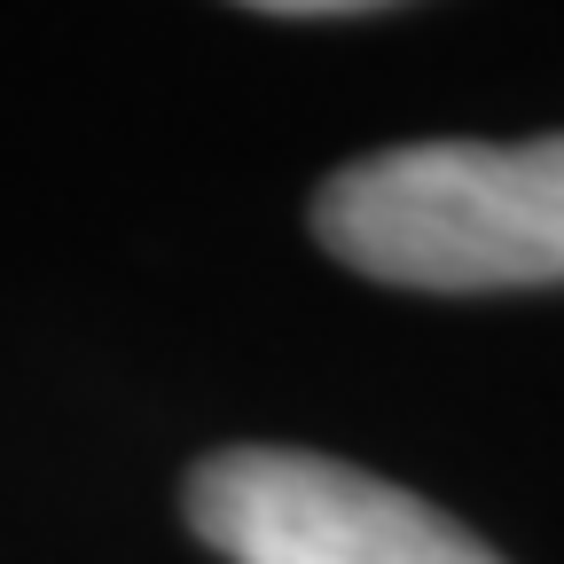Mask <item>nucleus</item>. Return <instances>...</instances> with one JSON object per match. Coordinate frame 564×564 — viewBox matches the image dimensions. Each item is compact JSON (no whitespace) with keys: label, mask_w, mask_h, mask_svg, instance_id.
<instances>
[{"label":"nucleus","mask_w":564,"mask_h":564,"mask_svg":"<svg viewBox=\"0 0 564 564\" xmlns=\"http://www.w3.org/2000/svg\"><path fill=\"white\" fill-rule=\"evenodd\" d=\"M314 236L392 291H549L564 282V133L377 150L322 181Z\"/></svg>","instance_id":"1"},{"label":"nucleus","mask_w":564,"mask_h":564,"mask_svg":"<svg viewBox=\"0 0 564 564\" xmlns=\"http://www.w3.org/2000/svg\"><path fill=\"white\" fill-rule=\"evenodd\" d=\"M188 525L228 564H502L423 494L299 447H228L196 463Z\"/></svg>","instance_id":"2"},{"label":"nucleus","mask_w":564,"mask_h":564,"mask_svg":"<svg viewBox=\"0 0 564 564\" xmlns=\"http://www.w3.org/2000/svg\"><path fill=\"white\" fill-rule=\"evenodd\" d=\"M236 9H259V17H369V9H392V0H236Z\"/></svg>","instance_id":"3"}]
</instances>
